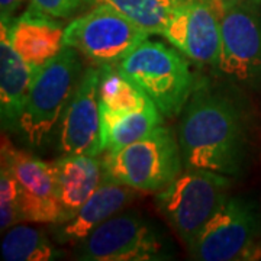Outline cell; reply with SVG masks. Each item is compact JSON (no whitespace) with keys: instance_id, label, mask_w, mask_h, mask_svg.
I'll return each instance as SVG.
<instances>
[{"instance_id":"obj_1","label":"cell","mask_w":261,"mask_h":261,"mask_svg":"<svg viewBox=\"0 0 261 261\" xmlns=\"http://www.w3.org/2000/svg\"><path fill=\"white\" fill-rule=\"evenodd\" d=\"M248 116L235 97L197 87L181 111L178 126L185 168L238 176L248 155Z\"/></svg>"},{"instance_id":"obj_2","label":"cell","mask_w":261,"mask_h":261,"mask_svg":"<svg viewBox=\"0 0 261 261\" xmlns=\"http://www.w3.org/2000/svg\"><path fill=\"white\" fill-rule=\"evenodd\" d=\"M79 51L67 47L49 63L38 68L16 132L29 147L47 145L83 75Z\"/></svg>"},{"instance_id":"obj_3","label":"cell","mask_w":261,"mask_h":261,"mask_svg":"<svg viewBox=\"0 0 261 261\" xmlns=\"http://www.w3.org/2000/svg\"><path fill=\"white\" fill-rule=\"evenodd\" d=\"M115 65L155 103L163 116L178 115L192 96L193 75L177 48L145 39Z\"/></svg>"},{"instance_id":"obj_4","label":"cell","mask_w":261,"mask_h":261,"mask_svg":"<svg viewBox=\"0 0 261 261\" xmlns=\"http://www.w3.org/2000/svg\"><path fill=\"white\" fill-rule=\"evenodd\" d=\"M102 163L105 178L137 192L163 190L185 167L178 140L163 125L123 148L106 151Z\"/></svg>"},{"instance_id":"obj_5","label":"cell","mask_w":261,"mask_h":261,"mask_svg":"<svg viewBox=\"0 0 261 261\" xmlns=\"http://www.w3.org/2000/svg\"><path fill=\"white\" fill-rule=\"evenodd\" d=\"M228 176L186 168L167 187L157 192L155 205L170 226L189 247L228 197Z\"/></svg>"},{"instance_id":"obj_6","label":"cell","mask_w":261,"mask_h":261,"mask_svg":"<svg viewBox=\"0 0 261 261\" xmlns=\"http://www.w3.org/2000/svg\"><path fill=\"white\" fill-rule=\"evenodd\" d=\"M261 218L252 202L228 196L189 245L199 261H244L261 257Z\"/></svg>"},{"instance_id":"obj_7","label":"cell","mask_w":261,"mask_h":261,"mask_svg":"<svg viewBox=\"0 0 261 261\" xmlns=\"http://www.w3.org/2000/svg\"><path fill=\"white\" fill-rule=\"evenodd\" d=\"M149 35L112 8L99 5L65 27L64 41L96 64L115 65Z\"/></svg>"},{"instance_id":"obj_8","label":"cell","mask_w":261,"mask_h":261,"mask_svg":"<svg viewBox=\"0 0 261 261\" xmlns=\"http://www.w3.org/2000/svg\"><path fill=\"white\" fill-rule=\"evenodd\" d=\"M221 73L235 83L261 87V0L226 5L219 13Z\"/></svg>"},{"instance_id":"obj_9","label":"cell","mask_w":261,"mask_h":261,"mask_svg":"<svg viewBox=\"0 0 261 261\" xmlns=\"http://www.w3.org/2000/svg\"><path fill=\"white\" fill-rule=\"evenodd\" d=\"M84 261L167 260L166 244L160 233L137 214H116L94 228L79 243L75 252Z\"/></svg>"},{"instance_id":"obj_10","label":"cell","mask_w":261,"mask_h":261,"mask_svg":"<svg viewBox=\"0 0 261 261\" xmlns=\"http://www.w3.org/2000/svg\"><path fill=\"white\" fill-rule=\"evenodd\" d=\"M2 164L12 171L20 189V209L23 221L57 224L61 219L54 166L28 151L15 148L8 138H2Z\"/></svg>"},{"instance_id":"obj_11","label":"cell","mask_w":261,"mask_h":261,"mask_svg":"<svg viewBox=\"0 0 261 261\" xmlns=\"http://www.w3.org/2000/svg\"><path fill=\"white\" fill-rule=\"evenodd\" d=\"M163 37L180 53L202 64L218 65L222 49L221 16L207 0H185Z\"/></svg>"},{"instance_id":"obj_12","label":"cell","mask_w":261,"mask_h":261,"mask_svg":"<svg viewBox=\"0 0 261 261\" xmlns=\"http://www.w3.org/2000/svg\"><path fill=\"white\" fill-rule=\"evenodd\" d=\"M99 68H89L68 103L58 126L61 154L99 155L102 151V115L99 100Z\"/></svg>"},{"instance_id":"obj_13","label":"cell","mask_w":261,"mask_h":261,"mask_svg":"<svg viewBox=\"0 0 261 261\" xmlns=\"http://www.w3.org/2000/svg\"><path fill=\"white\" fill-rule=\"evenodd\" d=\"M12 48L29 65L41 68L65 47V28L54 16L31 5L20 16L2 20Z\"/></svg>"},{"instance_id":"obj_14","label":"cell","mask_w":261,"mask_h":261,"mask_svg":"<svg viewBox=\"0 0 261 261\" xmlns=\"http://www.w3.org/2000/svg\"><path fill=\"white\" fill-rule=\"evenodd\" d=\"M134 189L122 183L103 177L99 187L73 216L57 222L54 229L57 241L75 244L83 241L94 228L112 218L113 215L119 214V211L134 199Z\"/></svg>"},{"instance_id":"obj_15","label":"cell","mask_w":261,"mask_h":261,"mask_svg":"<svg viewBox=\"0 0 261 261\" xmlns=\"http://www.w3.org/2000/svg\"><path fill=\"white\" fill-rule=\"evenodd\" d=\"M38 68L29 65L10 45L6 29L0 34V116L2 128L15 130L25 109Z\"/></svg>"},{"instance_id":"obj_16","label":"cell","mask_w":261,"mask_h":261,"mask_svg":"<svg viewBox=\"0 0 261 261\" xmlns=\"http://www.w3.org/2000/svg\"><path fill=\"white\" fill-rule=\"evenodd\" d=\"M61 221L73 216L103 181V163L97 155L64 154L53 163Z\"/></svg>"},{"instance_id":"obj_17","label":"cell","mask_w":261,"mask_h":261,"mask_svg":"<svg viewBox=\"0 0 261 261\" xmlns=\"http://www.w3.org/2000/svg\"><path fill=\"white\" fill-rule=\"evenodd\" d=\"M100 115L103 152L123 148L163 125V113L152 100L134 112L122 115L100 112Z\"/></svg>"},{"instance_id":"obj_18","label":"cell","mask_w":261,"mask_h":261,"mask_svg":"<svg viewBox=\"0 0 261 261\" xmlns=\"http://www.w3.org/2000/svg\"><path fill=\"white\" fill-rule=\"evenodd\" d=\"M100 112L111 115L138 111L151 100L147 94L122 74L116 65H100L99 77Z\"/></svg>"},{"instance_id":"obj_19","label":"cell","mask_w":261,"mask_h":261,"mask_svg":"<svg viewBox=\"0 0 261 261\" xmlns=\"http://www.w3.org/2000/svg\"><path fill=\"white\" fill-rule=\"evenodd\" d=\"M185 0H89L87 5L109 6L148 34L163 35L171 16Z\"/></svg>"},{"instance_id":"obj_20","label":"cell","mask_w":261,"mask_h":261,"mask_svg":"<svg viewBox=\"0 0 261 261\" xmlns=\"http://www.w3.org/2000/svg\"><path fill=\"white\" fill-rule=\"evenodd\" d=\"M60 254L47 233L27 225L9 228L2 241V255L6 261H51Z\"/></svg>"},{"instance_id":"obj_21","label":"cell","mask_w":261,"mask_h":261,"mask_svg":"<svg viewBox=\"0 0 261 261\" xmlns=\"http://www.w3.org/2000/svg\"><path fill=\"white\" fill-rule=\"evenodd\" d=\"M23 221L18 180L5 164L0 167V228L5 232Z\"/></svg>"},{"instance_id":"obj_22","label":"cell","mask_w":261,"mask_h":261,"mask_svg":"<svg viewBox=\"0 0 261 261\" xmlns=\"http://www.w3.org/2000/svg\"><path fill=\"white\" fill-rule=\"evenodd\" d=\"M89 0H31V5L58 19L70 18Z\"/></svg>"},{"instance_id":"obj_23","label":"cell","mask_w":261,"mask_h":261,"mask_svg":"<svg viewBox=\"0 0 261 261\" xmlns=\"http://www.w3.org/2000/svg\"><path fill=\"white\" fill-rule=\"evenodd\" d=\"M23 0H0V16L2 20H10L13 19V13L18 10Z\"/></svg>"},{"instance_id":"obj_24","label":"cell","mask_w":261,"mask_h":261,"mask_svg":"<svg viewBox=\"0 0 261 261\" xmlns=\"http://www.w3.org/2000/svg\"><path fill=\"white\" fill-rule=\"evenodd\" d=\"M222 2V5L226 6V5H232V3H237V2H241V0H221ZM224 9V8H222Z\"/></svg>"},{"instance_id":"obj_25","label":"cell","mask_w":261,"mask_h":261,"mask_svg":"<svg viewBox=\"0 0 261 261\" xmlns=\"http://www.w3.org/2000/svg\"><path fill=\"white\" fill-rule=\"evenodd\" d=\"M260 218H261V212H260Z\"/></svg>"}]
</instances>
